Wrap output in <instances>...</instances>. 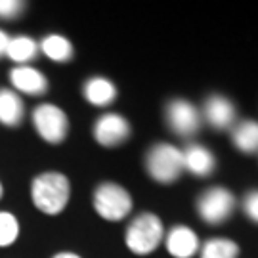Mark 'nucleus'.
<instances>
[{
  "label": "nucleus",
  "instance_id": "obj_12",
  "mask_svg": "<svg viewBox=\"0 0 258 258\" xmlns=\"http://www.w3.org/2000/svg\"><path fill=\"white\" fill-rule=\"evenodd\" d=\"M184 168L197 176H207L214 170V157L203 146H189L184 153Z\"/></svg>",
  "mask_w": 258,
  "mask_h": 258
},
{
  "label": "nucleus",
  "instance_id": "obj_23",
  "mask_svg": "<svg viewBox=\"0 0 258 258\" xmlns=\"http://www.w3.org/2000/svg\"><path fill=\"white\" fill-rule=\"evenodd\" d=\"M52 258H81L79 254H75V252H57L55 256Z\"/></svg>",
  "mask_w": 258,
  "mask_h": 258
},
{
  "label": "nucleus",
  "instance_id": "obj_14",
  "mask_svg": "<svg viewBox=\"0 0 258 258\" xmlns=\"http://www.w3.org/2000/svg\"><path fill=\"white\" fill-rule=\"evenodd\" d=\"M23 119V102L12 90H0V122L6 126H18Z\"/></svg>",
  "mask_w": 258,
  "mask_h": 258
},
{
  "label": "nucleus",
  "instance_id": "obj_18",
  "mask_svg": "<svg viewBox=\"0 0 258 258\" xmlns=\"http://www.w3.org/2000/svg\"><path fill=\"white\" fill-rule=\"evenodd\" d=\"M239 247L230 239H211L203 245L201 258H237Z\"/></svg>",
  "mask_w": 258,
  "mask_h": 258
},
{
  "label": "nucleus",
  "instance_id": "obj_10",
  "mask_svg": "<svg viewBox=\"0 0 258 258\" xmlns=\"http://www.w3.org/2000/svg\"><path fill=\"white\" fill-rule=\"evenodd\" d=\"M166 249L176 258H189L199 249V239L189 228L176 226L166 237Z\"/></svg>",
  "mask_w": 258,
  "mask_h": 258
},
{
  "label": "nucleus",
  "instance_id": "obj_6",
  "mask_svg": "<svg viewBox=\"0 0 258 258\" xmlns=\"http://www.w3.org/2000/svg\"><path fill=\"white\" fill-rule=\"evenodd\" d=\"M233 195L224 187H212L199 199V214L209 224H220L233 211Z\"/></svg>",
  "mask_w": 258,
  "mask_h": 258
},
{
  "label": "nucleus",
  "instance_id": "obj_11",
  "mask_svg": "<svg viewBox=\"0 0 258 258\" xmlns=\"http://www.w3.org/2000/svg\"><path fill=\"white\" fill-rule=\"evenodd\" d=\"M205 117L216 128H228L233 117H235V109L226 98L222 96H211L207 103H205Z\"/></svg>",
  "mask_w": 258,
  "mask_h": 258
},
{
  "label": "nucleus",
  "instance_id": "obj_15",
  "mask_svg": "<svg viewBox=\"0 0 258 258\" xmlns=\"http://www.w3.org/2000/svg\"><path fill=\"white\" fill-rule=\"evenodd\" d=\"M233 144L245 151V153H254L258 151V122L254 120H245L233 130Z\"/></svg>",
  "mask_w": 258,
  "mask_h": 258
},
{
  "label": "nucleus",
  "instance_id": "obj_5",
  "mask_svg": "<svg viewBox=\"0 0 258 258\" xmlns=\"http://www.w3.org/2000/svg\"><path fill=\"white\" fill-rule=\"evenodd\" d=\"M33 124L37 128L38 136L54 146L63 142L69 130L67 115L52 103H42L33 111Z\"/></svg>",
  "mask_w": 258,
  "mask_h": 258
},
{
  "label": "nucleus",
  "instance_id": "obj_3",
  "mask_svg": "<svg viewBox=\"0 0 258 258\" xmlns=\"http://www.w3.org/2000/svg\"><path fill=\"white\" fill-rule=\"evenodd\" d=\"M163 237V224L155 214H142L126 230V247L134 254H149Z\"/></svg>",
  "mask_w": 258,
  "mask_h": 258
},
{
  "label": "nucleus",
  "instance_id": "obj_4",
  "mask_svg": "<svg viewBox=\"0 0 258 258\" xmlns=\"http://www.w3.org/2000/svg\"><path fill=\"white\" fill-rule=\"evenodd\" d=\"M94 207L98 214L109 222L122 220L132 209V199L124 187L117 184H102L94 191Z\"/></svg>",
  "mask_w": 258,
  "mask_h": 258
},
{
  "label": "nucleus",
  "instance_id": "obj_1",
  "mask_svg": "<svg viewBox=\"0 0 258 258\" xmlns=\"http://www.w3.org/2000/svg\"><path fill=\"white\" fill-rule=\"evenodd\" d=\"M69 180L59 172H44L38 174L31 185L33 203L44 214H59L69 203Z\"/></svg>",
  "mask_w": 258,
  "mask_h": 258
},
{
  "label": "nucleus",
  "instance_id": "obj_8",
  "mask_svg": "<svg viewBox=\"0 0 258 258\" xmlns=\"http://www.w3.org/2000/svg\"><path fill=\"white\" fill-rule=\"evenodd\" d=\"M166 119L170 128L180 136H189L195 134L199 128V113L194 105L185 100H174L166 107Z\"/></svg>",
  "mask_w": 258,
  "mask_h": 258
},
{
  "label": "nucleus",
  "instance_id": "obj_17",
  "mask_svg": "<svg viewBox=\"0 0 258 258\" xmlns=\"http://www.w3.org/2000/svg\"><path fill=\"white\" fill-rule=\"evenodd\" d=\"M38 52L37 42L29 37H16L10 38L8 48H6V55L16 63H25L29 59H33Z\"/></svg>",
  "mask_w": 258,
  "mask_h": 258
},
{
  "label": "nucleus",
  "instance_id": "obj_9",
  "mask_svg": "<svg viewBox=\"0 0 258 258\" xmlns=\"http://www.w3.org/2000/svg\"><path fill=\"white\" fill-rule=\"evenodd\" d=\"M10 81L12 84L25 94H31V96H40V94L46 92L48 88V81L46 77L40 73L38 69H33V67H27V65H21V67H16L12 73H10Z\"/></svg>",
  "mask_w": 258,
  "mask_h": 258
},
{
  "label": "nucleus",
  "instance_id": "obj_13",
  "mask_svg": "<svg viewBox=\"0 0 258 258\" xmlns=\"http://www.w3.org/2000/svg\"><path fill=\"white\" fill-rule=\"evenodd\" d=\"M115 96H117V90H115L113 83H109L107 79L94 77L84 84V98L92 105H98V107L109 105L115 100Z\"/></svg>",
  "mask_w": 258,
  "mask_h": 258
},
{
  "label": "nucleus",
  "instance_id": "obj_21",
  "mask_svg": "<svg viewBox=\"0 0 258 258\" xmlns=\"http://www.w3.org/2000/svg\"><path fill=\"white\" fill-rule=\"evenodd\" d=\"M245 211L254 222H258V191H252V194L247 195L245 199Z\"/></svg>",
  "mask_w": 258,
  "mask_h": 258
},
{
  "label": "nucleus",
  "instance_id": "obj_22",
  "mask_svg": "<svg viewBox=\"0 0 258 258\" xmlns=\"http://www.w3.org/2000/svg\"><path fill=\"white\" fill-rule=\"evenodd\" d=\"M8 42H10V37L4 33V31H0V55L6 54V48H8Z\"/></svg>",
  "mask_w": 258,
  "mask_h": 258
},
{
  "label": "nucleus",
  "instance_id": "obj_20",
  "mask_svg": "<svg viewBox=\"0 0 258 258\" xmlns=\"http://www.w3.org/2000/svg\"><path fill=\"white\" fill-rule=\"evenodd\" d=\"M23 8V4L18 0H0V18L12 19L16 18Z\"/></svg>",
  "mask_w": 258,
  "mask_h": 258
},
{
  "label": "nucleus",
  "instance_id": "obj_16",
  "mask_svg": "<svg viewBox=\"0 0 258 258\" xmlns=\"http://www.w3.org/2000/svg\"><path fill=\"white\" fill-rule=\"evenodd\" d=\"M42 52L52 59V61H69L71 57H73V46H71V42L67 40L65 37L61 35H50L42 40Z\"/></svg>",
  "mask_w": 258,
  "mask_h": 258
},
{
  "label": "nucleus",
  "instance_id": "obj_7",
  "mask_svg": "<svg viewBox=\"0 0 258 258\" xmlns=\"http://www.w3.org/2000/svg\"><path fill=\"white\" fill-rule=\"evenodd\" d=\"M130 136V126L124 117L117 113L102 115L94 124V138L103 148H115Z\"/></svg>",
  "mask_w": 258,
  "mask_h": 258
},
{
  "label": "nucleus",
  "instance_id": "obj_19",
  "mask_svg": "<svg viewBox=\"0 0 258 258\" xmlns=\"http://www.w3.org/2000/svg\"><path fill=\"white\" fill-rule=\"evenodd\" d=\"M19 235V222L10 212H0V247H10Z\"/></svg>",
  "mask_w": 258,
  "mask_h": 258
},
{
  "label": "nucleus",
  "instance_id": "obj_2",
  "mask_svg": "<svg viewBox=\"0 0 258 258\" xmlns=\"http://www.w3.org/2000/svg\"><path fill=\"white\" fill-rule=\"evenodd\" d=\"M146 165L151 178L161 184H170L178 180L184 170V157L182 151L168 144H159L149 149Z\"/></svg>",
  "mask_w": 258,
  "mask_h": 258
},
{
  "label": "nucleus",
  "instance_id": "obj_24",
  "mask_svg": "<svg viewBox=\"0 0 258 258\" xmlns=\"http://www.w3.org/2000/svg\"><path fill=\"white\" fill-rule=\"evenodd\" d=\"M0 197H2V184H0Z\"/></svg>",
  "mask_w": 258,
  "mask_h": 258
}]
</instances>
